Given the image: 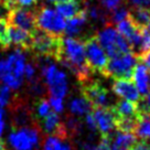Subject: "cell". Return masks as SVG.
Returning a JSON list of instances; mask_svg holds the SVG:
<instances>
[{
    "instance_id": "obj_1",
    "label": "cell",
    "mask_w": 150,
    "mask_h": 150,
    "mask_svg": "<svg viewBox=\"0 0 150 150\" xmlns=\"http://www.w3.org/2000/svg\"><path fill=\"white\" fill-rule=\"evenodd\" d=\"M56 61L72 71L82 84L91 81V74L93 72L86 64L84 41L69 37L62 39L61 49Z\"/></svg>"
},
{
    "instance_id": "obj_2",
    "label": "cell",
    "mask_w": 150,
    "mask_h": 150,
    "mask_svg": "<svg viewBox=\"0 0 150 150\" xmlns=\"http://www.w3.org/2000/svg\"><path fill=\"white\" fill-rule=\"evenodd\" d=\"M25 54L16 49L6 59L0 60V81L10 89H18L23 83Z\"/></svg>"
},
{
    "instance_id": "obj_3",
    "label": "cell",
    "mask_w": 150,
    "mask_h": 150,
    "mask_svg": "<svg viewBox=\"0 0 150 150\" xmlns=\"http://www.w3.org/2000/svg\"><path fill=\"white\" fill-rule=\"evenodd\" d=\"M47 60H50V57L40 56L38 62L41 66V74L44 77V83L47 85L50 96L63 98L69 91L67 76L63 71L59 70L55 64Z\"/></svg>"
},
{
    "instance_id": "obj_4",
    "label": "cell",
    "mask_w": 150,
    "mask_h": 150,
    "mask_svg": "<svg viewBox=\"0 0 150 150\" xmlns=\"http://www.w3.org/2000/svg\"><path fill=\"white\" fill-rule=\"evenodd\" d=\"M99 45L103 47L108 57H114L124 53H131L129 42L117 32V30L108 23L95 35Z\"/></svg>"
},
{
    "instance_id": "obj_5",
    "label": "cell",
    "mask_w": 150,
    "mask_h": 150,
    "mask_svg": "<svg viewBox=\"0 0 150 150\" xmlns=\"http://www.w3.org/2000/svg\"><path fill=\"white\" fill-rule=\"evenodd\" d=\"M8 142L13 150H35L41 142V131L35 125L14 128L8 136Z\"/></svg>"
},
{
    "instance_id": "obj_6",
    "label": "cell",
    "mask_w": 150,
    "mask_h": 150,
    "mask_svg": "<svg viewBox=\"0 0 150 150\" xmlns=\"http://www.w3.org/2000/svg\"><path fill=\"white\" fill-rule=\"evenodd\" d=\"M37 29L44 33L62 38L65 30V19H63L54 9L50 7H41L34 10Z\"/></svg>"
},
{
    "instance_id": "obj_7",
    "label": "cell",
    "mask_w": 150,
    "mask_h": 150,
    "mask_svg": "<svg viewBox=\"0 0 150 150\" xmlns=\"http://www.w3.org/2000/svg\"><path fill=\"white\" fill-rule=\"evenodd\" d=\"M137 57L132 53H124L108 59L106 67L102 75L105 77L116 79H131L132 70L137 64Z\"/></svg>"
},
{
    "instance_id": "obj_8",
    "label": "cell",
    "mask_w": 150,
    "mask_h": 150,
    "mask_svg": "<svg viewBox=\"0 0 150 150\" xmlns=\"http://www.w3.org/2000/svg\"><path fill=\"white\" fill-rule=\"evenodd\" d=\"M62 38L53 37L40 30L32 32V42L30 51H33L40 56H47L50 59H57L61 49Z\"/></svg>"
},
{
    "instance_id": "obj_9",
    "label": "cell",
    "mask_w": 150,
    "mask_h": 150,
    "mask_svg": "<svg viewBox=\"0 0 150 150\" xmlns=\"http://www.w3.org/2000/svg\"><path fill=\"white\" fill-rule=\"evenodd\" d=\"M85 59L86 64L92 72L103 73L104 69L106 67L108 62V56L99 45L95 37H89L84 41Z\"/></svg>"
},
{
    "instance_id": "obj_10",
    "label": "cell",
    "mask_w": 150,
    "mask_h": 150,
    "mask_svg": "<svg viewBox=\"0 0 150 150\" xmlns=\"http://www.w3.org/2000/svg\"><path fill=\"white\" fill-rule=\"evenodd\" d=\"M82 94L92 104L93 108H110L114 105L107 88L98 82L88 81L82 84Z\"/></svg>"
},
{
    "instance_id": "obj_11",
    "label": "cell",
    "mask_w": 150,
    "mask_h": 150,
    "mask_svg": "<svg viewBox=\"0 0 150 150\" xmlns=\"http://www.w3.org/2000/svg\"><path fill=\"white\" fill-rule=\"evenodd\" d=\"M5 19L8 24L24 30L29 33H32L37 30L34 10L13 6L7 10V16Z\"/></svg>"
},
{
    "instance_id": "obj_12",
    "label": "cell",
    "mask_w": 150,
    "mask_h": 150,
    "mask_svg": "<svg viewBox=\"0 0 150 150\" xmlns=\"http://www.w3.org/2000/svg\"><path fill=\"white\" fill-rule=\"evenodd\" d=\"M93 117L102 138H110L115 129V115L112 108H93Z\"/></svg>"
},
{
    "instance_id": "obj_13",
    "label": "cell",
    "mask_w": 150,
    "mask_h": 150,
    "mask_svg": "<svg viewBox=\"0 0 150 150\" xmlns=\"http://www.w3.org/2000/svg\"><path fill=\"white\" fill-rule=\"evenodd\" d=\"M32 42V33H29L24 30L16 28L13 25L7 23L6 30V45L9 49L11 45H16L21 50L30 51Z\"/></svg>"
},
{
    "instance_id": "obj_14",
    "label": "cell",
    "mask_w": 150,
    "mask_h": 150,
    "mask_svg": "<svg viewBox=\"0 0 150 150\" xmlns=\"http://www.w3.org/2000/svg\"><path fill=\"white\" fill-rule=\"evenodd\" d=\"M112 92L122 98L137 104L141 99L131 79H116L112 86Z\"/></svg>"
},
{
    "instance_id": "obj_15",
    "label": "cell",
    "mask_w": 150,
    "mask_h": 150,
    "mask_svg": "<svg viewBox=\"0 0 150 150\" xmlns=\"http://www.w3.org/2000/svg\"><path fill=\"white\" fill-rule=\"evenodd\" d=\"M42 128L47 135L55 136L62 140H65L69 138L64 122H62L59 114L56 112H50L47 117L43 118Z\"/></svg>"
},
{
    "instance_id": "obj_16",
    "label": "cell",
    "mask_w": 150,
    "mask_h": 150,
    "mask_svg": "<svg viewBox=\"0 0 150 150\" xmlns=\"http://www.w3.org/2000/svg\"><path fill=\"white\" fill-rule=\"evenodd\" d=\"M131 81L136 86L137 91L140 96L145 97L149 93V86H148V77H149V70L146 67L142 62L138 61L132 70Z\"/></svg>"
},
{
    "instance_id": "obj_17",
    "label": "cell",
    "mask_w": 150,
    "mask_h": 150,
    "mask_svg": "<svg viewBox=\"0 0 150 150\" xmlns=\"http://www.w3.org/2000/svg\"><path fill=\"white\" fill-rule=\"evenodd\" d=\"M87 20H88V17L86 13V10H83L75 17L66 20L64 33L69 38H75L80 35V33L83 31V29L87 23Z\"/></svg>"
},
{
    "instance_id": "obj_18",
    "label": "cell",
    "mask_w": 150,
    "mask_h": 150,
    "mask_svg": "<svg viewBox=\"0 0 150 150\" xmlns=\"http://www.w3.org/2000/svg\"><path fill=\"white\" fill-rule=\"evenodd\" d=\"M84 1L83 0H71L62 4H57L55 7V11L63 19H71L76 14L85 10Z\"/></svg>"
},
{
    "instance_id": "obj_19",
    "label": "cell",
    "mask_w": 150,
    "mask_h": 150,
    "mask_svg": "<svg viewBox=\"0 0 150 150\" xmlns=\"http://www.w3.org/2000/svg\"><path fill=\"white\" fill-rule=\"evenodd\" d=\"M110 108L115 115V118H138L137 104L126 99L118 100Z\"/></svg>"
},
{
    "instance_id": "obj_20",
    "label": "cell",
    "mask_w": 150,
    "mask_h": 150,
    "mask_svg": "<svg viewBox=\"0 0 150 150\" xmlns=\"http://www.w3.org/2000/svg\"><path fill=\"white\" fill-rule=\"evenodd\" d=\"M137 141V136L132 132H122L116 130V134L110 137V145L119 150H127Z\"/></svg>"
},
{
    "instance_id": "obj_21",
    "label": "cell",
    "mask_w": 150,
    "mask_h": 150,
    "mask_svg": "<svg viewBox=\"0 0 150 150\" xmlns=\"http://www.w3.org/2000/svg\"><path fill=\"white\" fill-rule=\"evenodd\" d=\"M135 135L141 140L150 141V112H138Z\"/></svg>"
},
{
    "instance_id": "obj_22",
    "label": "cell",
    "mask_w": 150,
    "mask_h": 150,
    "mask_svg": "<svg viewBox=\"0 0 150 150\" xmlns=\"http://www.w3.org/2000/svg\"><path fill=\"white\" fill-rule=\"evenodd\" d=\"M128 18L137 28H146L150 21V11L146 8H134L128 10Z\"/></svg>"
},
{
    "instance_id": "obj_23",
    "label": "cell",
    "mask_w": 150,
    "mask_h": 150,
    "mask_svg": "<svg viewBox=\"0 0 150 150\" xmlns=\"http://www.w3.org/2000/svg\"><path fill=\"white\" fill-rule=\"evenodd\" d=\"M69 109H70V112L73 115H75V116H82L84 114L92 112L93 106L82 95L81 97H75V98H73L71 100L70 104H69Z\"/></svg>"
},
{
    "instance_id": "obj_24",
    "label": "cell",
    "mask_w": 150,
    "mask_h": 150,
    "mask_svg": "<svg viewBox=\"0 0 150 150\" xmlns=\"http://www.w3.org/2000/svg\"><path fill=\"white\" fill-rule=\"evenodd\" d=\"M116 25H117V29H116L117 32L119 33L120 35H122V37L125 38L128 42L131 40V38L136 34V32L138 31V29H140V28H137L136 25L131 22V20L128 18V17H127L125 20L118 22Z\"/></svg>"
},
{
    "instance_id": "obj_25",
    "label": "cell",
    "mask_w": 150,
    "mask_h": 150,
    "mask_svg": "<svg viewBox=\"0 0 150 150\" xmlns=\"http://www.w3.org/2000/svg\"><path fill=\"white\" fill-rule=\"evenodd\" d=\"M127 17H128V9L124 8V7H118L117 9L110 11L108 23L112 24H112H117L118 22L125 20Z\"/></svg>"
},
{
    "instance_id": "obj_26",
    "label": "cell",
    "mask_w": 150,
    "mask_h": 150,
    "mask_svg": "<svg viewBox=\"0 0 150 150\" xmlns=\"http://www.w3.org/2000/svg\"><path fill=\"white\" fill-rule=\"evenodd\" d=\"M61 140L62 139L55 136H49L43 142L42 150H62L64 142Z\"/></svg>"
},
{
    "instance_id": "obj_27",
    "label": "cell",
    "mask_w": 150,
    "mask_h": 150,
    "mask_svg": "<svg viewBox=\"0 0 150 150\" xmlns=\"http://www.w3.org/2000/svg\"><path fill=\"white\" fill-rule=\"evenodd\" d=\"M11 98H12V89H10L6 85L0 86V108H5L6 106L10 105Z\"/></svg>"
},
{
    "instance_id": "obj_28",
    "label": "cell",
    "mask_w": 150,
    "mask_h": 150,
    "mask_svg": "<svg viewBox=\"0 0 150 150\" xmlns=\"http://www.w3.org/2000/svg\"><path fill=\"white\" fill-rule=\"evenodd\" d=\"M50 112H51V106H50V104H49V100H47L45 98H41L37 103L38 118L43 119L44 117H47Z\"/></svg>"
},
{
    "instance_id": "obj_29",
    "label": "cell",
    "mask_w": 150,
    "mask_h": 150,
    "mask_svg": "<svg viewBox=\"0 0 150 150\" xmlns=\"http://www.w3.org/2000/svg\"><path fill=\"white\" fill-rule=\"evenodd\" d=\"M49 104H50L51 108H53L54 112H56V114L63 112V110H64V102H63V98H61V97L50 96Z\"/></svg>"
},
{
    "instance_id": "obj_30",
    "label": "cell",
    "mask_w": 150,
    "mask_h": 150,
    "mask_svg": "<svg viewBox=\"0 0 150 150\" xmlns=\"http://www.w3.org/2000/svg\"><path fill=\"white\" fill-rule=\"evenodd\" d=\"M37 74V65L34 63H27L24 66V73L23 75L27 77L28 81H33Z\"/></svg>"
},
{
    "instance_id": "obj_31",
    "label": "cell",
    "mask_w": 150,
    "mask_h": 150,
    "mask_svg": "<svg viewBox=\"0 0 150 150\" xmlns=\"http://www.w3.org/2000/svg\"><path fill=\"white\" fill-rule=\"evenodd\" d=\"M127 150H150V141L148 140H137L132 146Z\"/></svg>"
},
{
    "instance_id": "obj_32",
    "label": "cell",
    "mask_w": 150,
    "mask_h": 150,
    "mask_svg": "<svg viewBox=\"0 0 150 150\" xmlns=\"http://www.w3.org/2000/svg\"><path fill=\"white\" fill-rule=\"evenodd\" d=\"M122 0H102V5L109 11L117 9L118 7H120Z\"/></svg>"
},
{
    "instance_id": "obj_33",
    "label": "cell",
    "mask_w": 150,
    "mask_h": 150,
    "mask_svg": "<svg viewBox=\"0 0 150 150\" xmlns=\"http://www.w3.org/2000/svg\"><path fill=\"white\" fill-rule=\"evenodd\" d=\"M85 124H86V127L88 128L89 131H92V132H96V131H97V128H96V122H95V119H94L93 114H92V112L86 114V117H85Z\"/></svg>"
},
{
    "instance_id": "obj_34",
    "label": "cell",
    "mask_w": 150,
    "mask_h": 150,
    "mask_svg": "<svg viewBox=\"0 0 150 150\" xmlns=\"http://www.w3.org/2000/svg\"><path fill=\"white\" fill-rule=\"evenodd\" d=\"M134 8H146L150 6V0H127Z\"/></svg>"
},
{
    "instance_id": "obj_35",
    "label": "cell",
    "mask_w": 150,
    "mask_h": 150,
    "mask_svg": "<svg viewBox=\"0 0 150 150\" xmlns=\"http://www.w3.org/2000/svg\"><path fill=\"white\" fill-rule=\"evenodd\" d=\"M39 0H13V6H17V7H31L33 6L35 2H38Z\"/></svg>"
},
{
    "instance_id": "obj_36",
    "label": "cell",
    "mask_w": 150,
    "mask_h": 150,
    "mask_svg": "<svg viewBox=\"0 0 150 150\" xmlns=\"http://www.w3.org/2000/svg\"><path fill=\"white\" fill-rule=\"evenodd\" d=\"M5 126H6V112L4 110V108H0V140L2 134L5 131Z\"/></svg>"
},
{
    "instance_id": "obj_37",
    "label": "cell",
    "mask_w": 150,
    "mask_h": 150,
    "mask_svg": "<svg viewBox=\"0 0 150 150\" xmlns=\"http://www.w3.org/2000/svg\"><path fill=\"white\" fill-rule=\"evenodd\" d=\"M138 61L142 62V63L146 65V67H147V69H150V51H148L147 53H145L142 56H140V57L138 59Z\"/></svg>"
},
{
    "instance_id": "obj_38",
    "label": "cell",
    "mask_w": 150,
    "mask_h": 150,
    "mask_svg": "<svg viewBox=\"0 0 150 150\" xmlns=\"http://www.w3.org/2000/svg\"><path fill=\"white\" fill-rule=\"evenodd\" d=\"M49 2H51V4H62V2H66V1H71V0H47Z\"/></svg>"
},
{
    "instance_id": "obj_39",
    "label": "cell",
    "mask_w": 150,
    "mask_h": 150,
    "mask_svg": "<svg viewBox=\"0 0 150 150\" xmlns=\"http://www.w3.org/2000/svg\"><path fill=\"white\" fill-rule=\"evenodd\" d=\"M4 10H6L5 6L2 5V2L0 1V19H1V18H4V17H2V11H4ZM6 11H7V10H6Z\"/></svg>"
},
{
    "instance_id": "obj_40",
    "label": "cell",
    "mask_w": 150,
    "mask_h": 150,
    "mask_svg": "<svg viewBox=\"0 0 150 150\" xmlns=\"http://www.w3.org/2000/svg\"><path fill=\"white\" fill-rule=\"evenodd\" d=\"M0 150H6L5 144H4V141L2 140H0Z\"/></svg>"
},
{
    "instance_id": "obj_41",
    "label": "cell",
    "mask_w": 150,
    "mask_h": 150,
    "mask_svg": "<svg viewBox=\"0 0 150 150\" xmlns=\"http://www.w3.org/2000/svg\"><path fill=\"white\" fill-rule=\"evenodd\" d=\"M147 30H148V32H149V34H150V21H149V23L147 24Z\"/></svg>"
},
{
    "instance_id": "obj_42",
    "label": "cell",
    "mask_w": 150,
    "mask_h": 150,
    "mask_svg": "<svg viewBox=\"0 0 150 150\" xmlns=\"http://www.w3.org/2000/svg\"><path fill=\"white\" fill-rule=\"evenodd\" d=\"M1 50H2V47H1V45H0V51H1Z\"/></svg>"
},
{
    "instance_id": "obj_43",
    "label": "cell",
    "mask_w": 150,
    "mask_h": 150,
    "mask_svg": "<svg viewBox=\"0 0 150 150\" xmlns=\"http://www.w3.org/2000/svg\"><path fill=\"white\" fill-rule=\"evenodd\" d=\"M149 7H150V6H149ZM149 11H150V9H149Z\"/></svg>"
}]
</instances>
